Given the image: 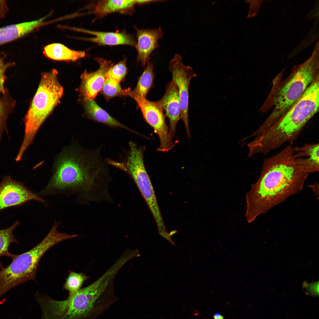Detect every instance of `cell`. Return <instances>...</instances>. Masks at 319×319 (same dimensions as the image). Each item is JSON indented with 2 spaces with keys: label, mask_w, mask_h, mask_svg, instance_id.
<instances>
[{
  "label": "cell",
  "mask_w": 319,
  "mask_h": 319,
  "mask_svg": "<svg viewBox=\"0 0 319 319\" xmlns=\"http://www.w3.org/2000/svg\"><path fill=\"white\" fill-rule=\"evenodd\" d=\"M102 147L100 145L87 148L73 143L63 149L55 160L48 184L38 195L42 198L60 194L76 195L80 202L89 199L93 187L110 180L109 165L102 156Z\"/></svg>",
  "instance_id": "1"
},
{
  "label": "cell",
  "mask_w": 319,
  "mask_h": 319,
  "mask_svg": "<svg viewBox=\"0 0 319 319\" xmlns=\"http://www.w3.org/2000/svg\"><path fill=\"white\" fill-rule=\"evenodd\" d=\"M309 174L296 161L291 144L265 159L258 178L246 195L247 222L301 191Z\"/></svg>",
  "instance_id": "2"
},
{
  "label": "cell",
  "mask_w": 319,
  "mask_h": 319,
  "mask_svg": "<svg viewBox=\"0 0 319 319\" xmlns=\"http://www.w3.org/2000/svg\"><path fill=\"white\" fill-rule=\"evenodd\" d=\"M55 69L42 74L38 89L24 118V134L17 155L21 158L32 143L39 129L59 103L64 93L63 87Z\"/></svg>",
  "instance_id": "3"
},
{
  "label": "cell",
  "mask_w": 319,
  "mask_h": 319,
  "mask_svg": "<svg viewBox=\"0 0 319 319\" xmlns=\"http://www.w3.org/2000/svg\"><path fill=\"white\" fill-rule=\"evenodd\" d=\"M315 45L311 56L297 66L292 75L279 89L273 101L274 109L258 128L259 132L266 130L281 118L300 98L318 74L319 43Z\"/></svg>",
  "instance_id": "4"
},
{
  "label": "cell",
  "mask_w": 319,
  "mask_h": 319,
  "mask_svg": "<svg viewBox=\"0 0 319 319\" xmlns=\"http://www.w3.org/2000/svg\"><path fill=\"white\" fill-rule=\"evenodd\" d=\"M144 146H139L130 141L128 149L118 160L107 159L109 165L117 168L131 177L136 183L154 218L157 227L165 224L153 186L146 170L144 162Z\"/></svg>",
  "instance_id": "5"
},
{
  "label": "cell",
  "mask_w": 319,
  "mask_h": 319,
  "mask_svg": "<svg viewBox=\"0 0 319 319\" xmlns=\"http://www.w3.org/2000/svg\"><path fill=\"white\" fill-rule=\"evenodd\" d=\"M60 241L59 235L50 231L34 248L17 255L7 266L0 271V298L15 287L28 281L35 280L41 257L49 249Z\"/></svg>",
  "instance_id": "6"
},
{
  "label": "cell",
  "mask_w": 319,
  "mask_h": 319,
  "mask_svg": "<svg viewBox=\"0 0 319 319\" xmlns=\"http://www.w3.org/2000/svg\"><path fill=\"white\" fill-rule=\"evenodd\" d=\"M168 69L172 74V80L177 87L181 108L180 119L185 127L188 135L190 136L188 122L189 87L191 81L197 76L192 68L184 65L181 56L175 53L168 64Z\"/></svg>",
  "instance_id": "7"
},
{
  "label": "cell",
  "mask_w": 319,
  "mask_h": 319,
  "mask_svg": "<svg viewBox=\"0 0 319 319\" xmlns=\"http://www.w3.org/2000/svg\"><path fill=\"white\" fill-rule=\"evenodd\" d=\"M136 102L145 120L158 136L160 145L157 151L165 152L172 149L175 143L170 136L166 116L158 101H153L146 98Z\"/></svg>",
  "instance_id": "8"
},
{
  "label": "cell",
  "mask_w": 319,
  "mask_h": 319,
  "mask_svg": "<svg viewBox=\"0 0 319 319\" xmlns=\"http://www.w3.org/2000/svg\"><path fill=\"white\" fill-rule=\"evenodd\" d=\"M34 200L46 205L45 200L33 193L21 182L11 176L4 177L0 183V212L9 207L21 206Z\"/></svg>",
  "instance_id": "9"
},
{
  "label": "cell",
  "mask_w": 319,
  "mask_h": 319,
  "mask_svg": "<svg viewBox=\"0 0 319 319\" xmlns=\"http://www.w3.org/2000/svg\"><path fill=\"white\" fill-rule=\"evenodd\" d=\"M95 60L99 64L98 69L91 72L85 71L81 76L79 91L84 100H93L96 97L104 85L107 70L113 65L111 61L102 58L97 57Z\"/></svg>",
  "instance_id": "10"
},
{
  "label": "cell",
  "mask_w": 319,
  "mask_h": 319,
  "mask_svg": "<svg viewBox=\"0 0 319 319\" xmlns=\"http://www.w3.org/2000/svg\"><path fill=\"white\" fill-rule=\"evenodd\" d=\"M170 121L169 132L173 139L175 136L177 123L180 119L181 108L177 87L172 80L167 84L165 93L158 101Z\"/></svg>",
  "instance_id": "11"
},
{
  "label": "cell",
  "mask_w": 319,
  "mask_h": 319,
  "mask_svg": "<svg viewBox=\"0 0 319 319\" xmlns=\"http://www.w3.org/2000/svg\"><path fill=\"white\" fill-rule=\"evenodd\" d=\"M135 28L137 38L136 61L144 66L149 62L152 53L159 47L158 40L162 38L163 33L160 27L152 29Z\"/></svg>",
  "instance_id": "12"
},
{
  "label": "cell",
  "mask_w": 319,
  "mask_h": 319,
  "mask_svg": "<svg viewBox=\"0 0 319 319\" xmlns=\"http://www.w3.org/2000/svg\"><path fill=\"white\" fill-rule=\"evenodd\" d=\"M77 30L92 35L94 37L84 39L101 45H125L136 47V43L134 38L125 32H114L90 30L76 29Z\"/></svg>",
  "instance_id": "13"
},
{
  "label": "cell",
  "mask_w": 319,
  "mask_h": 319,
  "mask_svg": "<svg viewBox=\"0 0 319 319\" xmlns=\"http://www.w3.org/2000/svg\"><path fill=\"white\" fill-rule=\"evenodd\" d=\"M319 144L307 143L294 147V155L297 163L309 174L319 170Z\"/></svg>",
  "instance_id": "14"
},
{
  "label": "cell",
  "mask_w": 319,
  "mask_h": 319,
  "mask_svg": "<svg viewBox=\"0 0 319 319\" xmlns=\"http://www.w3.org/2000/svg\"><path fill=\"white\" fill-rule=\"evenodd\" d=\"M84 106L87 117L89 119L111 127L121 128L132 133L141 135L113 117L101 108L94 100H84Z\"/></svg>",
  "instance_id": "15"
},
{
  "label": "cell",
  "mask_w": 319,
  "mask_h": 319,
  "mask_svg": "<svg viewBox=\"0 0 319 319\" xmlns=\"http://www.w3.org/2000/svg\"><path fill=\"white\" fill-rule=\"evenodd\" d=\"M46 18L12 24L0 28V45L25 35L41 25Z\"/></svg>",
  "instance_id": "16"
},
{
  "label": "cell",
  "mask_w": 319,
  "mask_h": 319,
  "mask_svg": "<svg viewBox=\"0 0 319 319\" xmlns=\"http://www.w3.org/2000/svg\"><path fill=\"white\" fill-rule=\"evenodd\" d=\"M153 63L149 62L146 68L139 78L135 88L131 90L128 96L136 101L146 99L150 90L154 87L155 75Z\"/></svg>",
  "instance_id": "17"
},
{
  "label": "cell",
  "mask_w": 319,
  "mask_h": 319,
  "mask_svg": "<svg viewBox=\"0 0 319 319\" xmlns=\"http://www.w3.org/2000/svg\"><path fill=\"white\" fill-rule=\"evenodd\" d=\"M43 53L48 58L58 61H75L84 57V51L71 50L60 43L48 45L43 48Z\"/></svg>",
  "instance_id": "18"
},
{
  "label": "cell",
  "mask_w": 319,
  "mask_h": 319,
  "mask_svg": "<svg viewBox=\"0 0 319 319\" xmlns=\"http://www.w3.org/2000/svg\"><path fill=\"white\" fill-rule=\"evenodd\" d=\"M135 4V0H100L96 5L94 12L97 16L102 17L115 12H129Z\"/></svg>",
  "instance_id": "19"
},
{
  "label": "cell",
  "mask_w": 319,
  "mask_h": 319,
  "mask_svg": "<svg viewBox=\"0 0 319 319\" xmlns=\"http://www.w3.org/2000/svg\"><path fill=\"white\" fill-rule=\"evenodd\" d=\"M16 105L15 100L10 95L8 89L0 94V142L6 129V121Z\"/></svg>",
  "instance_id": "20"
},
{
  "label": "cell",
  "mask_w": 319,
  "mask_h": 319,
  "mask_svg": "<svg viewBox=\"0 0 319 319\" xmlns=\"http://www.w3.org/2000/svg\"><path fill=\"white\" fill-rule=\"evenodd\" d=\"M19 224V222L16 221L11 226L7 228L0 230V258L3 256H6L13 259L16 255L9 252V248L10 244L15 243L18 244L19 242L13 234V232ZM0 266L4 268L0 260Z\"/></svg>",
  "instance_id": "21"
},
{
  "label": "cell",
  "mask_w": 319,
  "mask_h": 319,
  "mask_svg": "<svg viewBox=\"0 0 319 319\" xmlns=\"http://www.w3.org/2000/svg\"><path fill=\"white\" fill-rule=\"evenodd\" d=\"M131 90L130 88L123 89L119 82L106 78L101 92L108 100L118 96H128Z\"/></svg>",
  "instance_id": "22"
},
{
  "label": "cell",
  "mask_w": 319,
  "mask_h": 319,
  "mask_svg": "<svg viewBox=\"0 0 319 319\" xmlns=\"http://www.w3.org/2000/svg\"><path fill=\"white\" fill-rule=\"evenodd\" d=\"M87 278V276L82 274L71 272L64 284V288L69 292V295L73 294L80 289Z\"/></svg>",
  "instance_id": "23"
},
{
  "label": "cell",
  "mask_w": 319,
  "mask_h": 319,
  "mask_svg": "<svg viewBox=\"0 0 319 319\" xmlns=\"http://www.w3.org/2000/svg\"><path fill=\"white\" fill-rule=\"evenodd\" d=\"M126 61V59L125 58L111 66L106 73V78L120 83L124 78L128 72Z\"/></svg>",
  "instance_id": "24"
},
{
  "label": "cell",
  "mask_w": 319,
  "mask_h": 319,
  "mask_svg": "<svg viewBox=\"0 0 319 319\" xmlns=\"http://www.w3.org/2000/svg\"><path fill=\"white\" fill-rule=\"evenodd\" d=\"M6 57L5 55L0 56V94L4 93L7 89L4 85L6 78L5 75V72L8 68L15 65L14 62H5L4 60Z\"/></svg>",
  "instance_id": "25"
},
{
  "label": "cell",
  "mask_w": 319,
  "mask_h": 319,
  "mask_svg": "<svg viewBox=\"0 0 319 319\" xmlns=\"http://www.w3.org/2000/svg\"><path fill=\"white\" fill-rule=\"evenodd\" d=\"M303 287L307 294L314 296L318 295L319 286L318 281L311 283L305 282L303 283Z\"/></svg>",
  "instance_id": "26"
},
{
  "label": "cell",
  "mask_w": 319,
  "mask_h": 319,
  "mask_svg": "<svg viewBox=\"0 0 319 319\" xmlns=\"http://www.w3.org/2000/svg\"><path fill=\"white\" fill-rule=\"evenodd\" d=\"M8 10L6 2L4 0L0 1V19L5 17Z\"/></svg>",
  "instance_id": "27"
},
{
  "label": "cell",
  "mask_w": 319,
  "mask_h": 319,
  "mask_svg": "<svg viewBox=\"0 0 319 319\" xmlns=\"http://www.w3.org/2000/svg\"><path fill=\"white\" fill-rule=\"evenodd\" d=\"M165 1V0H135L136 4H137L139 5H143L146 4H149L153 2H163Z\"/></svg>",
  "instance_id": "28"
},
{
  "label": "cell",
  "mask_w": 319,
  "mask_h": 319,
  "mask_svg": "<svg viewBox=\"0 0 319 319\" xmlns=\"http://www.w3.org/2000/svg\"><path fill=\"white\" fill-rule=\"evenodd\" d=\"M214 319H223V316L219 313H216L213 315Z\"/></svg>",
  "instance_id": "29"
},
{
  "label": "cell",
  "mask_w": 319,
  "mask_h": 319,
  "mask_svg": "<svg viewBox=\"0 0 319 319\" xmlns=\"http://www.w3.org/2000/svg\"><path fill=\"white\" fill-rule=\"evenodd\" d=\"M176 232H177L175 230H174V231H171L169 233V234L170 235V236H171V237H172V236L174 234H175L176 233Z\"/></svg>",
  "instance_id": "30"
}]
</instances>
